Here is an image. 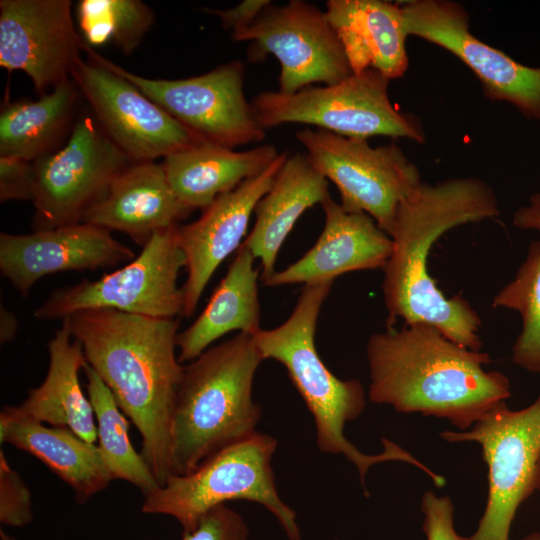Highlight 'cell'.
<instances>
[{
  "mask_svg": "<svg viewBox=\"0 0 540 540\" xmlns=\"http://www.w3.org/2000/svg\"><path fill=\"white\" fill-rule=\"evenodd\" d=\"M86 362L142 438L141 455L159 485L171 474V424L183 375L176 355L179 321L86 309L66 317Z\"/></svg>",
  "mask_w": 540,
  "mask_h": 540,
  "instance_id": "6da1fadb",
  "label": "cell"
},
{
  "mask_svg": "<svg viewBox=\"0 0 540 540\" xmlns=\"http://www.w3.org/2000/svg\"><path fill=\"white\" fill-rule=\"evenodd\" d=\"M497 197L477 178L421 182L399 205L390 237L393 249L383 267L387 327L426 322L447 338L480 351L481 319L459 295L446 297L428 272L433 244L449 230L499 215Z\"/></svg>",
  "mask_w": 540,
  "mask_h": 540,
  "instance_id": "7a4b0ae2",
  "label": "cell"
},
{
  "mask_svg": "<svg viewBox=\"0 0 540 540\" xmlns=\"http://www.w3.org/2000/svg\"><path fill=\"white\" fill-rule=\"evenodd\" d=\"M366 358L372 403L445 419L458 431L511 396L508 377L484 369L488 353L453 342L430 323L373 333Z\"/></svg>",
  "mask_w": 540,
  "mask_h": 540,
  "instance_id": "3957f363",
  "label": "cell"
},
{
  "mask_svg": "<svg viewBox=\"0 0 540 540\" xmlns=\"http://www.w3.org/2000/svg\"><path fill=\"white\" fill-rule=\"evenodd\" d=\"M332 286L333 282L304 285L293 311L281 325L261 328L253 335L262 359H272L284 366L314 419L318 449L343 455L352 463L366 496L369 492L365 477L369 469L387 461L411 464L428 475L433 483H439L440 474L395 442L382 438V452L370 455L361 452L344 435L345 424L364 411L366 392L359 380H342L335 376L315 346L318 317Z\"/></svg>",
  "mask_w": 540,
  "mask_h": 540,
  "instance_id": "277c9868",
  "label": "cell"
},
{
  "mask_svg": "<svg viewBox=\"0 0 540 540\" xmlns=\"http://www.w3.org/2000/svg\"><path fill=\"white\" fill-rule=\"evenodd\" d=\"M262 361L253 335L238 333L183 367L171 424L172 475L192 472L257 432L262 415L253 383Z\"/></svg>",
  "mask_w": 540,
  "mask_h": 540,
  "instance_id": "5b68a950",
  "label": "cell"
},
{
  "mask_svg": "<svg viewBox=\"0 0 540 540\" xmlns=\"http://www.w3.org/2000/svg\"><path fill=\"white\" fill-rule=\"evenodd\" d=\"M276 448L274 437L256 432L212 455L192 472L171 475L145 495L141 511L171 516L183 533H189L212 508L232 500H247L270 511L289 540H301L296 513L277 490L271 465Z\"/></svg>",
  "mask_w": 540,
  "mask_h": 540,
  "instance_id": "8992f818",
  "label": "cell"
},
{
  "mask_svg": "<svg viewBox=\"0 0 540 540\" xmlns=\"http://www.w3.org/2000/svg\"><path fill=\"white\" fill-rule=\"evenodd\" d=\"M388 83L380 72L368 69L336 84L311 85L294 94L261 92L250 104L263 129L299 123L351 138L381 135L423 143L420 122L394 107Z\"/></svg>",
  "mask_w": 540,
  "mask_h": 540,
  "instance_id": "52a82bcc",
  "label": "cell"
},
{
  "mask_svg": "<svg viewBox=\"0 0 540 540\" xmlns=\"http://www.w3.org/2000/svg\"><path fill=\"white\" fill-rule=\"evenodd\" d=\"M440 437L452 443H478L488 467L486 507L475 532L464 540H510L518 508L535 491L540 459V395L520 410L502 402L470 429L445 430Z\"/></svg>",
  "mask_w": 540,
  "mask_h": 540,
  "instance_id": "ba28073f",
  "label": "cell"
},
{
  "mask_svg": "<svg viewBox=\"0 0 540 540\" xmlns=\"http://www.w3.org/2000/svg\"><path fill=\"white\" fill-rule=\"evenodd\" d=\"M177 227L154 233L140 254L98 280L57 289L34 311L40 320L65 319L86 309H113L154 318L183 316L184 292L178 276L185 258Z\"/></svg>",
  "mask_w": 540,
  "mask_h": 540,
  "instance_id": "9c48e42d",
  "label": "cell"
},
{
  "mask_svg": "<svg viewBox=\"0 0 540 540\" xmlns=\"http://www.w3.org/2000/svg\"><path fill=\"white\" fill-rule=\"evenodd\" d=\"M88 60L125 78L200 141L233 149L265 138L243 89L244 64L234 60L194 77L166 80L134 74L83 45Z\"/></svg>",
  "mask_w": 540,
  "mask_h": 540,
  "instance_id": "30bf717a",
  "label": "cell"
},
{
  "mask_svg": "<svg viewBox=\"0 0 540 540\" xmlns=\"http://www.w3.org/2000/svg\"><path fill=\"white\" fill-rule=\"evenodd\" d=\"M306 156L340 193L348 211L371 216L389 236L400 203L422 182L416 165L395 143L372 147L367 139L323 129L296 133Z\"/></svg>",
  "mask_w": 540,
  "mask_h": 540,
  "instance_id": "8fae6325",
  "label": "cell"
},
{
  "mask_svg": "<svg viewBox=\"0 0 540 540\" xmlns=\"http://www.w3.org/2000/svg\"><path fill=\"white\" fill-rule=\"evenodd\" d=\"M132 161L95 117H79L60 149L35 161V231L81 223Z\"/></svg>",
  "mask_w": 540,
  "mask_h": 540,
  "instance_id": "7c38bea8",
  "label": "cell"
},
{
  "mask_svg": "<svg viewBox=\"0 0 540 540\" xmlns=\"http://www.w3.org/2000/svg\"><path fill=\"white\" fill-rule=\"evenodd\" d=\"M231 37L250 42L251 61H262L268 54L279 60L283 94L316 82L333 85L353 74L326 12L303 0L269 4L252 24Z\"/></svg>",
  "mask_w": 540,
  "mask_h": 540,
  "instance_id": "4fadbf2b",
  "label": "cell"
},
{
  "mask_svg": "<svg viewBox=\"0 0 540 540\" xmlns=\"http://www.w3.org/2000/svg\"><path fill=\"white\" fill-rule=\"evenodd\" d=\"M401 6L408 36L455 55L476 75L489 99L508 102L526 118L540 120V67L523 65L478 39L456 2L415 0Z\"/></svg>",
  "mask_w": 540,
  "mask_h": 540,
  "instance_id": "5bb4252c",
  "label": "cell"
},
{
  "mask_svg": "<svg viewBox=\"0 0 540 540\" xmlns=\"http://www.w3.org/2000/svg\"><path fill=\"white\" fill-rule=\"evenodd\" d=\"M71 78L93 114L134 162L154 161L202 142L125 78L82 58Z\"/></svg>",
  "mask_w": 540,
  "mask_h": 540,
  "instance_id": "9a60e30c",
  "label": "cell"
},
{
  "mask_svg": "<svg viewBox=\"0 0 540 540\" xmlns=\"http://www.w3.org/2000/svg\"><path fill=\"white\" fill-rule=\"evenodd\" d=\"M70 0H1L0 65L23 71L40 95L71 78L84 42Z\"/></svg>",
  "mask_w": 540,
  "mask_h": 540,
  "instance_id": "2e32d148",
  "label": "cell"
},
{
  "mask_svg": "<svg viewBox=\"0 0 540 540\" xmlns=\"http://www.w3.org/2000/svg\"><path fill=\"white\" fill-rule=\"evenodd\" d=\"M288 153H279L261 174L218 196L194 222L177 227L185 258L183 316L194 315L201 295L219 265L241 246L251 214L269 191Z\"/></svg>",
  "mask_w": 540,
  "mask_h": 540,
  "instance_id": "e0dca14e",
  "label": "cell"
},
{
  "mask_svg": "<svg viewBox=\"0 0 540 540\" xmlns=\"http://www.w3.org/2000/svg\"><path fill=\"white\" fill-rule=\"evenodd\" d=\"M135 257L110 231L87 223L0 234L1 273L22 296L47 275L112 267Z\"/></svg>",
  "mask_w": 540,
  "mask_h": 540,
  "instance_id": "ac0fdd59",
  "label": "cell"
},
{
  "mask_svg": "<svg viewBox=\"0 0 540 540\" xmlns=\"http://www.w3.org/2000/svg\"><path fill=\"white\" fill-rule=\"evenodd\" d=\"M323 230L316 243L297 261L275 271L265 286L334 282L349 272L383 269L392 238L364 212L344 209L329 196L322 204Z\"/></svg>",
  "mask_w": 540,
  "mask_h": 540,
  "instance_id": "d6986e66",
  "label": "cell"
},
{
  "mask_svg": "<svg viewBox=\"0 0 540 540\" xmlns=\"http://www.w3.org/2000/svg\"><path fill=\"white\" fill-rule=\"evenodd\" d=\"M192 212L171 188L162 163L134 162L84 213L81 223L128 235L144 247L157 231Z\"/></svg>",
  "mask_w": 540,
  "mask_h": 540,
  "instance_id": "ffe728a7",
  "label": "cell"
},
{
  "mask_svg": "<svg viewBox=\"0 0 540 540\" xmlns=\"http://www.w3.org/2000/svg\"><path fill=\"white\" fill-rule=\"evenodd\" d=\"M326 14L354 74L368 69L388 80L408 68L402 6L382 0H329Z\"/></svg>",
  "mask_w": 540,
  "mask_h": 540,
  "instance_id": "44dd1931",
  "label": "cell"
},
{
  "mask_svg": "<svg viewBox=\"0 0 540 540\" xmlns=\"http://www.w3.org/2000/svg\"><path fill=\"white\" fill-rule=\"evenodd\" d=\"M0 441L24 450L45 464L74 491L78 503L113 480L98 446L64 427H47L20 414L15 406L0 413Z\"/></svg>",
  "mask_w": 540,
  "mask_h": 540,
  "instance_id": "7402d4cb",
  "label": "cell"
},
{
  "mask_svg": "<svg viewBox=\"0 0 540 540\" xmlns=\"http://www.w3.org/2000/svg\"><path fill=\"white\" fill-rule=\"evenodd\" d=\"M329 181L306 154L288 156L269 191L258 201L255 224L243 243L260 260L261 280L276 271V260L297 220L309 208L330 196Z\"/></svg>",
  "mask_w": 540,
  "mask_h": 540,
  "instance_id": "603a6c76",
  "label": "cell"
},
{
  "mask_svg": "<svg viewBox=\"0 0 540 540\" xmlns=\"http://www.w3.org/2000/svg\"><path fill=\"white\" fill-rule=\"evenodd\" d=\"M278 155L273 145L234 151L199 142L167 156L162 164L174 193L193 211L204 210L218 196L261 174Z\"/></svg>",
  "mask_w": 540,
  "mask_h": 540,
  "instance_id": "cb8c5ba5",
  "label": "cell"
},
{
  "mask_svg": "<svg viewBox=\"0 0 540 540\" xmlns=\"http://www.w3.org/2000/svg\"><path fill=\"white\" fill-rule=\"evenodd\" d=\"M67 318L48 343L49 368L42 384L30 389L17 411L32 420L64 427L95 444L97 425L92 405L79 381L86 364L81 343L73 339Z\"/></svg>",
  "mask_w": 540,
  "mask_h": 540,
  "instance_id": "d4e9b609",
  "label": "cell"
},
{
  "mask_svg": "<svg viewBox=\"0 0 540 540\" xmlns=\"http://www.w3.org/2000/svg\"><path fill=\"white\" fill-rule=\"evenodd\" d=\"M255 258L242 243L225 276L195 321L178 333V359L191 362L225 334L238 331L254 335L260 327L258 297L260 270Z\"/></svg>",
  "mask_w": 540,
  "mask_h": 540,
  "instance_id": "484cf974",
  "label": "cell"
},
{
  "mask_svg": "<svg viewBox=\"0 0 540 540\" xmlns=\"http://www.w3.org/2000/svg\"><path fill=\"white\" fill-rule=\"evenodd\" d=\"M80 90L72 78L37 100L6 102L0 113V156L35 161L71 132Z\"/></svg>",
  "mask_w": 540,
  "mask_h": 540,
  "instance_id": "4316f807",
  "label": "cell"
},
{
  "mask_svg": "<svg viewBox=\"0 0 540 540\" xmlns=\"http://www.w3.org/2000/svg\"><path fill=\"white\" fill-rule=\"evenodd\" d=\"M83 371L87 378V393L96 419L98 448L103 461L113 480H125L139 488L145 496L160 485L130 441L127 416L110 389L87 362Z\"/></svg>",
  "mask_w": 540,
  "mask_h": 540,
  "instance_id": "83f0119b",
  "label": "cell"
},
{
  "mask_svg": "<svg viewBox=\"0 0 540 540\" xmlns=\"http://www.w3.org/2000/svg\"><path fill=\"white\" fill-rule=\"evenodd\" d=\"M492 307L520 314L522 329L511 360L525 371L540 374V239L530 243L514 278L494 296Z\"/></svg>",
  "mask_w": 540,
  "mask_h": 540,
  "instance_id": "f1b7e54d",
  "label": "cell"
},
{
  "mask_svg": "<svg viewBox=\"0 0 540 540\" xmlns=\"http://www.w3.org/2000/svg\"><path fill=\"white\" fill-rule=\"evenodd\" d=\"M76 16L86 45L113 42L124 54L139 46L154 21L153 11L139 0H81Z\"/></svg>",
  "mask_w": 540,
  "mask_h": 540,
  "instance_id": "f546056e",
  "label": "cell"
},
{
  "mask_svg": "<svg viewBox=\"0 0 540 540\" xmlns=\"http://www.w3.org/2000/svg\"><path fill=\"white\" fill-rule=\"evenodd\" d=\"M33 519L29 488L0 450V522L21 528Z\"/></svg>",
  "mask_w": 540,
  "mask_h": 540,
  "instance_id": "4dcf8cb0",
  "label": "cell"
},
{
  "mask_svg": "<svg viewBox=\"0 0 540 540\" xmlns=\"http://www.w3.org/2000/svg\"><path fill=\"white\" fill-rule=\"evenodd\" d=\"M182 540H249V529L237 511L223 504L204 514L193 531L183 533Z\"/></svg>",
  "mask_w": 540,
  "mask_h": 540,
  "instance_id": "1f68e13d",
  "label": "cell"
},
{
  "mask_svg": "<svg viewBox=\"0 0 540 540\" xmlns=\"http://www.w3.org/2000/svg\"><path fill=\"white\" fill-rule=\"evenodd\" d=\"M34 193L33 162L14 156H0V201H33Z\"/></svg>",
  "mask_w": 540,
  "mask_h": 540,
  "instance_id": "d6a6232c",
  "label": "cell"
},
{
  "mask_svg": "<svg viewBox=\"0 0 540 540\" xmlns=\"http://www.w3.org/2000/svg\"><path fill=\"white\" fill-rule=\"evenodd\" d=\"M422 529L427 540H464L454 527V507L449 496L426 491L421 500Z\"/></svg>",
  "mask_w": 540,
  "mask_h": 540,
  "instance_id": "836d02e7",
  "label": "cell"
},
{
  "mask_svg": "<svg viewBox=\"0 0 540 540\" xmlns=\"http://www.w3.org/2000/svg\"><path fill=\"white\" fill-rule=\"evenodd\" d=\"M272 2L269 0H244L233 8L226 10L204 9L206 12L216 15L225 29L233 32L240 31L259 16V14Z\"/></svg>",
  "mask_w": 540,
  "mask_h": 540,
  "instance_id": "e575fe53",
  "label": "cell"
},
{
  "mask_svg": "<svg viewBox=\"0 0 540 540\" xmlns=\"http://www.w3.org/2000/svg\"><path fill=\"white\" fill-rule=\"evenodd\" d=\"M513 225L520 230H532L540 234V191L529 198L527 205L514 213Z\"/></svg>",
  "mask_w": 540,
  "mask_h": 540,
  "instance_id": "d590c367",
  "label": "cell"
},
{
  "mask_svg": "<svg viewBox=\"0 0 540 540\" xmlns=\"http://www.w3.org/2000/svg\"><path fill=\"white\" fill-rule=\"evenodd\" d=\"M18 331V321L13 312L1 305L0 308V341L9 343L14 340Z\"/></svg>",
  "mask_w": 540,
  "mask_h": 540,
  "instance_id": "8d00e7d4",
  "label": "cell"
},
{
  "mask_svg": "<svg viewBox=\"0 0 540 540\" xmlns=\"http://www.w3.org/2000/svg\"><path fill=\"white\" fill-rule=\"evenodd\" d=\"M535 491H538V493L540 494V459L536 471Z\"/></svg>",
  "mask_w": 540,
  "mask_h": 540,
  "instance_id": "74e56055",
  "label": "cell"
},
{
  "mask_svg": "<svg viewBox=\"0 0 540 540\" xmlns=\"http://www.w3.org/2000/svg\"><path fill=\"white\" fill-rule=\"evenodd\" d=\"M518 540H540V532H535Z\"/></svg>",
  "mask_w": 540,
  "mask_h": 540,
  "instance_id": "f35d334b",
  "label": "cell"
},
{
  "mask_svg": "<svg viewBox=\"0 0 540 540\" xmlns=\"http://www.w3.org/2000/svg\"><path fill=\"white\" fill-rule=\"evenodd\" d=\"M0 537H1V540H15L14 537H12L11 535L7 534V533L4 532L2 529L0 530Z\"/></svg>",
  "mask_w": 540,
  "mask_h": 540,
  "instance_id": "ab89813d",
  "label": "cell"
},
{
  "mask_svg": "<svg viewBox=\"0 0 540 540\" xmlns=\"http://www.w3.org/2000/svg\"><path fill=\"white\" fill-rule=\"evenodd\" d=\"M334 540H338V539H334Z\"/></svg>",
  "mask_w": 540,
  "mask_h": 540,
  "instance_id": "60d3db41",
  "label": "cell"
}]
</instances>
